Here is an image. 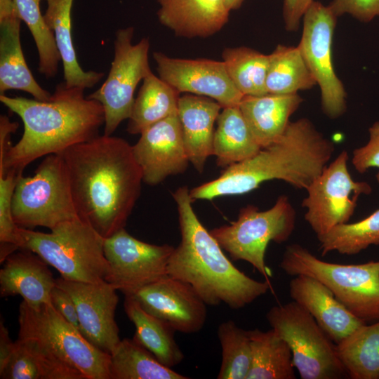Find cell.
I'll return each mask as SVG.
<instances>
[{
    "label": "cell",
    "mask_w": 379,
    "mask_h": 379,
    "mask_svg": "<svg viewBox=\"0 0 379 379\" xmlns=\"http://www.w3.org/2000/svg\"><path fill=\"white\" fill-rule=\"evenodd\" d=\"M84 90L62 82L46 101L0 95L1 102L19 116L24 127L21 138L12 145L11 135L18 124L0 117V171L22 174L35 159L61 154L98 135L104 109L98 101L86 98Z\"/></svg>",
    "instance_id": "cell-1"
},
{
    "label": "cell",
    "mask_w": 379,
    "mask_h": 379,
    "mask_svg": "<svg viewBox=\"0 0 379 379\" xmlns=\"http://www.w3.org/2000/svg\"><path fill=\"white\" fill-rule=\"evenodd\" d=\"M61 155L79 217L105 239L124 228L143 182L132 145L103 134Z\"/></svg>",
    "instance_id": "cell-2"
},
{
    "label": "cell",
    "mask_w": 379,
    "mask_h": 379,
    "mask_svg": "<svg viewBox=\"0 0 379 379\" xmlns=\"http://www.w3.org/2000/svg\"><path fill=\"white\" fill-rule=\"evenodd\" d=\"M333 143L307 118L290 121L283 135L254 156L233 164L211 181L190 190L192 201L239 195L279 180L306 190L334 152Z\"/></svg>",
    "instance_id": "cell-3"
},
{
    "label": "cell",
    "mask_w": 379,
    "mask_h": 379,
    "mask_svg": "<svg viewBox=\"0 0 379 379\" xmlns=\"http://www.w3.org/2000/svg\"><path fill=\"white\" fill-rule=\"evenodd\" d=\"M173 197L181 241L168 260V275L191 285L206 305L223 302L233 310L243 308L272 289L270 281L251 278L227 258L197 216L187 186L178 188Z\"/></svg>",
    "instance_id": "cell-4"
},
{
    "label": "cell",
    "mask_w": 379,
    "mask_h": 379,
    "mask_svg": "<svg viewBox=\"0 0 379 379\" xmlns=\"http://www.w3.org/2000/svg\"><path fill=\"white\" fill-rule=\"evenodd\" d=\"M19 232L20 249L38 255L62 278L88 283L105 280L109 264L105 238L81 217L61 222L48 233L20 227Z\"/></svg>",
    "instance_id": "cell-5"
},
{
    "label": "cell",
    "mask_w": 379,
    "mask_h": 379,
    "mask_svg": "<svg viewBox=\"0 0 379 379\" xmlns=\"http://www.w3.org/2000/svg\"><path fill=\"white\" fill-rule=\"evenodd\" d=\"M279 267L290 276L316 279L364 322L379 320V260L361 264L329 262L304 246L292 244L286 247Z\"/></svg>",
    "instance_id": "cell-6"
},
{
    "label": "cell",
    "mask_w": 379,
    "mask_h": 379,
    "mask_svg": "<svg viewBox=\"0 0 379 379\" xmlns=\"http://www.w3.org/2000/svg\"><path fill=\"white\" fill-rule=\"evenodd\" d=\"M12 215L20 228L44 227L50 230L79 216L61 154L45 157L33 176L19 177L12 199Z\"/></svg>",
    "instance_id": "cell-7"
},
{
    "label": "cell",
    "mask_w": 379,
    "mask_h": 379,
    "mask_svg": "<svg viewBox=\"0 0 379 379\" xmlns=\"http://www.w3.org/2000/svg\"><path fill=\"white\" fill-rule=\"evenodd\" d=\"M295 217L288 197L281 195L272 207L265 211L253 205L243 207L237 220L210 232L234 260L248 262L270 281L272 273L265 261L267 247L270 241L281 244L290 238Z\"/></svg>",
    "instance_id": "cell-8"
},
{
    "label": "cell",
    "mask_w": 379,
    "mask_h": 379,
    "mask_svg": "<svg viewBox=\"0 0 379 379\" xmlns=\"http://www.w3.org/2000/svg\"><path fill=\"white\" fill-rule=\"evenodd\" d=\"M18 324V338L35 340L86 379H109L110 354L88 341L51 304L32 307L22 300Z\"/></svg>",
    "instance_id": "cell-9"
},
{
    "label": "cell",
    "mask_w": 379,
    "mask_h": 379,
    "mask_svg": "<svg viewBox=\"0 0 379 379\" xmlns=\"http://www.w3.org/2000/svg\"><path fill=\"white\" fill-rule=\"evenodd\" d=\"M271 328L288 345L302 379H338L347 375L335 345L303 307L295 301L271 307Z\"/></svg>",
    "instance_id": "cell-10"
},
{
    "label": "cell",
    "mask_w": 379,
    "mask_h": 379,
    "mask_svg": "<svg viewBox=\"0 0 379 379\" xmlns=\"http://www.w3.org/2000/svg\"><path fill=\"white\" fill-rule=\"evenodd\" d=\"M133 27L116 32L114 58L108 76L98 90L88 95L103 107L106 135H112L122 121L129 119L135 88L152 72L148 59L149 40L143 37L133 44Z\"/></svg>",
    "instance_id": "cell-11"
},
{
    "label": "cell",
    "mask_w": 379,
    "mask_h": 379,
    "mask_svg": "<svg viewBox=\"0 0 379 379\" xmlns=\"http://www.w3.org/2000/svg\"><path fill=\"white\" fill-rule=\"evenodd\" d=\"M348 159L347 152L342 151L305 190L307 197L302 202L306 209L305 220L317 237L336 225L348 222L359 197L372 192L369 183L352 178Z\"/></svg>",
    "instance_id": "cell-12"
},
{
    "label": "cell",
    "mask_w": 379,
    "mask_h": 379,
    "mask_svg": "<svg viewBox=\"0 0 379 379\" xmlns=\"http://www.w3.org/2000/svg\"><path fill=\"white\" fill-rule=\"evenodd\" d=\"M338 17L328 5L314 1L302 17V32L298 46L321 91L324 114L335 119L345 112L346 91L335 72L332 43Z\"/></svg>",
    "instance_id": "cell-13"
},
{
    "label": "cell",
    "mask_w": 379,
    "mask_h": 379,
    "mask_svg": "<svg viewBox=\"0 0 379 379\" xmlns=\"http://www.w3.org/2000/svg\"><path fill=\"white\" fill-rule=\"evenodd\" d=\"M174 247L146 243L122 228L104 241L109 264L105 281L125 296L167 275V265Z\"/></svg>",
    "instance_id": "cell-14"
},
{
    "label": "cell",
    "mask_w": 379,
    "mask_h": 379,
    "mask_svg": "<svg viewBox=\"0 0 379 379\" xmlns=\"http://www.w3.org/2000/svg\"><path fill=\"white\" fill-rule=\"evenodd\" d=\"M159 77L179 93L204 96L222 107L239 106L244 96L231 80L224 62L171 58L154 52Z\"/></svg>",
    "instance_id": "cell-15"
},
{
    "label": "cell",
    "mask_w": 379,
    "mask_h": 379,
    "mask_svg": "<svg viewBox=\"0 0 379 379\" xmlns=\"http://www.w3.org/2000/svg\"><path fill=\"white\" fill-rule=\"evenodd\" d=\"M55 281L56 286L67 291L74 300L83 336L97 348L111 354L121 340L115 320L117 290L105 280L88 283L60 277Z\"/></svg>",
    "instance_id": "cell-16"
},
{
    "label": "cell",
    "mask_w": 379,
    "mask_h": 379,
    "mask_svg": "<svg viewBox=\"0 0 379 379\" xmlns=\"http://www.w3.org/2000/svg\"><path fill=\"white\" fill-rule=\"evenodd\" d=\"M129 296L176 331L199 332L206 321L207 305L192 286L168 274Z\"/></svg>",
    "instance_id": "cell-17"
},
{
    "label": "cell",
    "mask_w": 379,
    "mask_h": 379,
    "mask_svg": "<svg viewBox=\"0 0 379 379\" xmlns=\"http://www.w3.org/2000/svg\"><path fill=\"white\" fill-rule=\"evenodd\" d=\"M132 145L143 182L157 185L168 176L183 173L190 163L177 114L152 125Z\"/></svg>",
    "instance_id": "cell-18"
},
{
    "label": "cell",
    "mask_w": 379,
    "mask_h": 379,
    "mask_svg": "<svg viewBox=\"0 0 379 379\" xmlns=\"http://www.w3.org/2000/svg\"><path fill=\"white\" fill-rule=\"evenodd\" d=\"M21 21L13 0H0V95L20 90L46 101L51 93L35 80L22 52Z\"/></svg>",
    "instance_id": "cell-19"
},
{
    "label": "cell",
    "mask_w": 379,
    "mask_h": 379,
    "mask_svg": "<svg viewBox=\"0 0 379 379\" xmlns=\"http://www.w3.org/2000/svg\"><path fill=\"white\" fill-rule=\"evenodd\" d=\"M289 294L335 344L366 324L352 314L327 287L313 277L295 276L289 283Z\"/></svg>",
    "instance_id": "cell-20"
},
{
    "label": "cell",
    "mask_w": 379,
    "mask_h": 379,
    "mask_svg": "<svg viewBox=\"0 0 379 379\" xmlns=\"http://www.w3.org/2000/svg\"><path fill=\"white\" fill-rule=\"evenodd\" d=\"M3 264L0 270L1 298L20 295L32 307L51 304V293L56 279L41 258L31 251L19 249Z\"/></svg>",
    "instance_id": "cell-21"
},
{
    "label": "cell",
    "mask_w": 379,
    "mask_h": 379,
    "mask_svg": "<svg viewBox=\"0 0 379 379\" xmlns=\"http://www.w3.org/2000/svg\"><path fill=\"white\" fill-rule=\"evenodd\" d=\"M159 22L180 37L206 38L219 32L231 11L225 0H157Z\"/></svg>",
    "instance_id": "cell-22"
},
{
    "label": "cell",
    "mask_w": 379,
    "mask_h": 379,
    "mask_svg": "<svg viewBox=\"0 0 379 379\" xmlns=\"http://www.w3.org/2000/svg\"><path fill=\"white\" fill-rule=\"evenodd\" d=\"M222 109L207 97L186 93L179 98L178 117L185 147L190 162L200 173L213 155L214 124Z\"/></svg>",
    "instance_id": "cell-23"
},
{
    "label": "cell",
    "mask_w": 379,
    "mask_h": 379,
    "mask_svg": "<svg viewBox=\"0 0 379 379\" xmlns=\"http://www.w3.org/2000/svg\"><path fill=\"white\" fill-rule=\"evenodd\" d=\"M303 101L297 93L244 95L239 107L257 142L265 147L284 133Z\"/></svg>",
    "instance_id": "cell-24"
},
{
    "label": "cell",
    "mask_w": 379,
    "mask_h": 379,
    "mask_svg": "<svg viewBox=\"0 0 379 379\" xmlns=\"http://www.w3.org/2000/svg\"><path fill=\"white\" fill-rule=\"evenodd\" d=\"M1 379H86L31 338H18L14 350L0 371Z\"/></svg>",
    "instance_id": "cell-25"
},
{
    "label": "cell",
    "mask_w": 379,
    "mask_h": 379,
    "mask_svg": "<svg viewBox=\"0 0 379 379\" xmlns=\"http://www.w3.org/2000/svg\"><path fill=\"white\" fill-rule=\"evenodd\" d=\"M44 15L51 30L63 67L64 83L69 87L91 88L105 76L102 72L84 71L77 60L72 36L71 12L74 0H46Z\"/></svg>",
    "instance_id": "cell-26"
},
{
    "label": "cell",
    "mask_w": 379,
    "mask_h": 379,
    "mask_svg": "<svg viewBox=\"0 0 379 379\" xmlns=\"http://www.w3.org/2000/svg\"><path fill=\"white\" fill-rule=\"evenodd\" d=\"M124 310L135 325V341L168 368L182 362L184 354L174 338L176 330L169 323L146 312L131 296H125Z\"/></svg>",
    "instance_id": "cell-27"
},
{
    "label": "cell",
    "mask_w": 379,
    "mask_h": 379,
    "mask_svg": "<svg viewBox=\"0 0 379 379\" xmlns=\"http://www.w3.org/2000/svg\"><path fill=\"white\" fill-rule=\"evenodd\" d=\"M213 136L218 166L227 168L257 154L262 148L253 137L239 106L222 107Z\"/></svg>",
    "instance_id": "cell-28"
},
{
    "label": "cell",
    "mask_w": 379,
    "mask_h": 379,
    "mask_svg": "<svg viewBox=\"0 0 379 379\" xmlns=\"http://www.w3.org/2000/svg\"><path fill=\"white\" fill-rule=\"evenodd\" d=\"M179 93L152 72L143 80L135 98L127 131L140 134L145 129L178 114Z\"/></svg>",
    "instance_id": "cell-29"
},
{
    "label": "cell",
    "mask_w": 379,
    "mask_h": 379,
    "mask_svg": "<svg viewBox=\"0 0 379 379\" xmlns=\"http://www.w3.org/2000/svg\"><path fill=\"white\" fill-rule=\"evenodd\" d=\"M337 355L352 379H379V320L364 324L335 344Z\"/></svg>",
    "instance_id": "cell-30"
},
{
    "label": "cell",
    "mask_w": 379,
    "mask_h": 379,
    "mask_svg": "<svg viewBox=\"0 0 379 379\" xmlns=\"http://www.w3.org/2000/svg\"><path fill=\"white\" fill-rule=\"evenodd\" d=\"M251 364L247 379L296 378L291 350L272 328L249 331Z\"/></svg>",
    "instance_id": "cell-31"
},
{
    "label": "cell",
    "mask_w": 379,
    "mask_h": 379,
    "mask_svg": "<svg viewBox=\"0 0 379 379\" xmlns=\"http://www.w3.org/2000/svg\"><path fill=\"white\" fill-rule=\"evenodd\" d=\"M109 379H187L160 361L133 338H124L110 354Z\"/></svg>",
    "instance_id": "cell-32"
},
{
    "label": "cell",
    "mask_w": 379,
    "mask_h": 379,
    "mask_svg": "<svg viewBox=\"0 0 379 379\" xmlns=\"http://www.w3.org/2000/svg\"><path fill=\"white\" fill-rule=\"evenodd\" d=\"M266 88L269 93L291 94L317 85L299 48L279 44L268 55Z\"/></svg>",
    "instance_id": "cell-33"
},
{
    "label": "cell",
    "mask_w": 379,
    "mask_h": 379,
    "mask_svg": "<svg viewBox=\"0 0 379 379\" xmlns=\"http://www.w3.org/2000/svg\"><path fill=\"white\" fill-rule=\"evenodd\" d=\"M222 58L231 80L244 95L267 93L268 55L249 47L239 46L225 48Z\"/></svg>",
    "instance_id": "cell-34"
},
{
    "label": "cell",
    "mask_w": 379,
    "mask_h": 379,
    "mask_svg": "<svg viewBox=\"0 0 379 379\" xmlns=\"http://www.w3.org/2000/svg\"><path fill=\"white\" fill-rule=\"evenodd\" d=\"M317 239L322 255L333 251L355 255L379 245V209L358 222L336 225Z\"/></svg>",
    "instance_id": "cell-35"
},
{
    "label": "cell",
    "mask_w": 379,
    "mask_h": 379,
    "mask_svg": "<svg viewBox=\"0 0 379 379\" xmlns=\"http://www.w3.org/2000/svg\"><path fill=\"white\" fill-rule=\"evenodd\" d=\"M218 337L222 350L218 379H247L251 364L249 331L239 327L232 320L221 323Z\"/></svg>",
    "instance_id": "cell-36"
},
{
    "label": "cell",
    "mask_w": 379,
    "mask_h": 379,
    "mask_svg": "<svg viewBox=\"0 0 379 379\" xmlns=\"http://www.w3.org/2000/svg\"><path fill=\"white\" fill-rule=\"evenodd\" d=\"M41 0H13L21 20L28 27L39 55V72L46 78L55 77L61 60L51 30L40 11Z\"/></svg>",
    "instance_id": "cell-37"
},
{
    "label": "cell",
    "mask_w": 379,
    "mask_h": 379,
    "mask_svg": "<svg viewBox=\"0 0 379 379\" xmlns=\"http://www.w3.org/2000/svg\"><path fill=\"white\" fill-rule=\"evenodd\" d=\"M13 171L0 172V262L21 248L22 238L20 227L12 215V199L19 177Z\"/></svg>",
    "instance_id": "cell-38"
},
{
    "label": "cell",
    "mask_w": 379,
    "mask_h": 379,
    "mask_svg": "<svg viewBox=\"0 0 379 379\" xmlns=\"http://www.w3.org/2000/svg\"><path fill=\"white\" fill-rule=\"evenodd\" d=\"M369 138L366 145L355 149L352 153V164L359 173L368 169H379V121L368 128ZM379 182V173L376 175Z\"/></svg>",
    "instance_id": "cell-39"
},
{
    "label": "cell",
    "mask_w": 379,
    "mask_h": 379,
    "mask_svg": "<svg viewBox=\"0 0 379 379\" xmlns=\"http://www.w3.org/2000/svg\"><path fill=\"white\" fill-rule=\"evenodd\" d=\"M328 6L337 17L348 14L367 22L379 16V0H332Z\"/></svg>",
    "instance_id": "cell-40"
},
{
    "label": "cell",
    "mask_w": 379,
    "mask_h": 379,
    "mask_svg": "<svg viewBox=\"0 0 379 379\" xmlns=\"http://www.w3.org/2000/svg\"><path fill=\"white\" fill-rule=\"evenodd\" d=\"M51 305L69 323L79 330L77 311L74 300L69 294L55 286L51 293Z\"/></svg>",
    "instance_id": "cell-41"
},
{
    "label": "cell",
    "mask_w": 379,
    "mask_h": 379,
    "mask_svg": "<svg viewBox=\"0 0 379 379\" xmlns=\"http://www.w3.org/2000/svg\"><path fill=\"white\" fill-rule=\"evenodd\" d=\"M314 0H284L283 18L285 28L288 32L299 29L302 17Z\"/></svg>",
    "instance_id": "cell-42"
},
{
    "label": "cell",
    "mask_w": 379,
    "mask_h": 379,
    "mask_svg": "<svg viewBox=\"0 0 379 379\" xmlns=\"http://www.w3.org/2000/svg\"><path fill=\"white\" fill-rule=\"evenodd\" d=\"M15 347L9 336L8 328L5 326L2 319L0 321V371L3 369L10 358Z\"/></svg>",
    "instance_id": "cell-43"
},
{
    "label": "cell",
    "mask_w": 379,
    "mask_h": 379,
    "mask_svg": "<svg viewBox=\"0 0 379 379\" xmlns=\"http://www.w3.org/2000/svg\"><path fill=\"white\" fill-rule=\"evenodd\" d=\"M225 1L229 9L232 11L239 8L244 0H225Z\"/></svg>",
    "instance_id": "cell-44"
}]
</instances>
